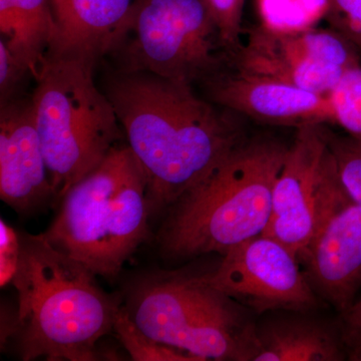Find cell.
<instances>
[{
    "instance_id": "4",
    "label": "cell",
    "mask_w": 361,
    "mask_h": 361,
    "mask_svg": "<svg viewBox=\"0 0 361 361\" xmlns=\"http://www.w3.org/2000/svg\"><path fill=\"white\" fill-rule=\"evenodd\" d=\"M47 241L94 275L118 276L149 235L147 179L129 145L118 144L61 198Z\"/></svg>"
},
{
    "instance_id": "26",
    "label": "cell",
    "mask_w": 361,
    "mask_h": 361,
    "mask_svg": "<svg viewBox=\"0 0 361 361\" xmlns=\"http://www.w3.org/2000/svg\"><path fill=\"white\" fill-rule=\"evenodd\" d=\"M344 317L348 326H360L361 325V300L353 304V307L348 312L344 313Z\"/></svg>"
},
{
    "instance_id": "3",
    "label": "cell",
    "mask_w": 361,
    "mask_h": 361,
    "mask_svg": "<svg viewBox=\"0 0 361 361\" xmlns=\"http://www.w3.org/2000/svg\"><path fill=\"white\" fill-rule=\"evenodd\" d=\"M288 148L269 137L237 145L169 208L158 234L161 253L175 260L224 256L262 235Z\"/></svg>"
},
{
    "instance_id": "7",
    "label": "cell",
    "mask_w": 361,
    "mask_h": 361,
    "mask_svg": "<svg viewBox=\"0 0 361 361\" xmlns=\"http://www.w3.org/2000/svg\"><path fill=\"white\" fill-rule=\"evenodd\" d=\"M110 54L121 73H148L193 84L227 61L203 0H135Z\"/></svg>"
},
{
    "instance_id": "1",
    "label": "cell",
    "mask_w": 361,
    "mask_h": 361,
    "mask_svg": "<svg viewBox=\"0 0 361 361\" xmlns=\"http://www.w3.org/2000/svg\"><path fill=\"white\" fill-rule=\"evenodd\" d=\"M106 94L146 175L149 218L167 212L245 140L234 113L200 99L188 82L121 73Z\"/></svg>"
},
{
    "instance_id": "24",
    "label": "cell",
    "mask_w": 361,
    "mask_h": 361,
    "mask_svg": "<svg viewBox=\"0 0 361 361\" xmlns=\"http://www.w3.org/2000/svg\"><path fill=\"white\" fill-rule=\"evenodd\" d=\"M27 71L18 65L6 44L0 39V101L1 104L13 99L16 87ZM30 75V73H28Z\"/></svg>"
},
{
    "instance_id": "12",
    "label": "cell",
    "mask_w": 361,
    "mask_h": 361,
    "mask_svg": "<svg viewBox=\"0 0 361 361\" xmlns=\"http://www.w3.org/2000/svg\"><path fill=\"white\" fill-rule=\"evenodd\" d=\"M212 103L263 123L302 127L332 123L329 94L232 68L204 80Z\"/></svg>"
},
{
    "instance_id": "14",
    "label": "cell",
    "mask_w": 361,
    "mask_h": 361,
    "mask_svg": "<svg viewBox=\"0 0 361 361\" xmlns=\"http://www.w3.org/2000/svg\"><path fill=\"white\" fill-rule=\"evenodd\" d=\"M135 0H51L56 37L49 51L92 63L110 54Z\"/></svg>"
},
{
    "instance_id": "11",
    "label": "cell",
    "mask_w": 361,
    "mask_h": 361,
    "mask_svg": "<svg viewBox=\"0 0 361 361\" xmlns=\"http://www.w3.org/2000/svg\"><path fill=\"white\" fill-rule=\"evenodd\" d=\"M300 258L316 290L343 314L348 312L361 286V207L345 191L339 175Z\"/></svg>"
},
{
    "instance_id": "23",
    "label": "cell",
    "mask_w": 361,
    "mask_h": 361,
    "mask_svg": "<svg viewBox=\"0 0 361 361\" xmlns=\"http://www.w3.org/2000/svg\"><path fill=\"white\" fill-rule=\"evenodd\" d=\"M20 257V236L13 228L0 222V280L1 287L13 281Z\"/></svg>"
},
{
    "instance_id": "15",
    "label": "cell",
    "mask_w": 361,
    "mask_h": 361,
    "mask_svg": "<svg viewBox=\"0 0 361 361\" xmlns=\"http://www.w3.org/2000/svg\"><path fill=\"white\" fill-rule=\"evenodd\" d=\"M343 353L336 334L310 320H283L255 329L250 360L337 361Z\"/></svg>"
},
{
    "instance_id": "9",
    "label": "cell",
    "mask_w": 361,
    "mask_h": 361,
    "mask_svg": "<svg viewBox=\"0 0 361 361\" xmlns=\"http://www.w3.org/2000/svg\"><path fill=\"white\" fill-rule=\"evenodd\" d=\"M296 130L275 182L272 213L263 234L300 258L314 234L323 202L338 172L322 125Z\"/></svg>"
},
{
    "instance_id": "22",
    "label": "cell",
    "mask_w": 361,
    "mask_h": 361,
    "mask_svg": "<svg viewBox=\"0 0 361 361\" xmlns=\"http://www.w3.org/2000/svg\"><path fill=\"white\" fill-rule=\"evenodd\" d=\"M324 20L331 30L361 51V0H330Z\"/></svg>"
},
{
    "instance_id": "19",
    "label": "cell",
    "mask_w": 361,
    "mask_h": 361,
    "mask_svg": "<svg viewBox=\"0 0 361 361\" xmlns=\"http://www.w3.org/2000/svg\"><path fill=\"white\" fill-rule=\"evenodd\" d=\"M332 123L361 140V65L344 71L329 94Z\"/></svg>"
},
{
    "instance_id": "10",
    "label": "cell",
    "mask_w": 361,
    "mask_h": 361,
    "mask_svg": "<svg viewBox=\"0 0 361 361\" xmlns=\"http://www.w3.org/2000/svg\"><path fill=\"white\" fill-rule=\"evenodd\" d=\"M209 284L258 313L304 311L316 304L312 286L298 257L266 235L242 242L223 256L219 267L204 275Z\"/></svg>"
},
{
    "instance_id": "13",
    "label": "cell",
    "mask_w": 361,
    "mask_h": 361,
    "mask_svg": "<svg viewBox=\"0 0 361 361\" xmlns=\"http://www.w3.org/2000/svg\"><path fill=\"white\" fill-rule=\"evenodd\" d=\"M0 198L18 213L54 200L32 99L1 104Z\"/></svg>"
},
{
    "instance_id": "21",
    "label": "cell",
    "mask_w": 361,
    "mask_h": 361,
    "mask_svg": "<svg viewBox=\"0 0 361 361\" xmlns=\"http://www.w3.org/2000/svg\"><path fill=\"white\" fill-rule=\"evenodd\" d=\"M212 16L223 47L229 54L241 40L245 0H203Z\"/></svg>"
},
{
    "instance_id": "18",
    "label": "cell",
    "mask_w": 361,
    "mask_h": 361,
    "mask_svg": "<svg viewBox=\"0 0 361 361\" xmlns=\"http://www.w3.org/2000/svg\"><path fill=\"white\" fill-rule=\"evenodd\" d=\"M114 331L135 361H201L196 356L154 341L135 324L127 308L116 312Z\"/></svg>"
},
{
    "instance_id": "16",
    "label": "cell",
    "mask_w": 361,
    "mask_h": 361,
    "mask_svg": "<svg viewBox=\"0 0 361 361\" xmlns=\"http://www.w3.org/2000/svg\"><path fill=\"white\" fill-rule=\"evenodd\" d=\"M1 40L35 77L56 37L51 0H0Z\"/></svg>"
},
{
    "instance_id": "20",
    "label": "cell",
    "mask_w": 361,
    "mask_h": 361,
    "mask_svg": "<svg viewBox=\"0 0 361 361\" xmlns=\"http://www.w3.org/2000/svg\"><path fill=\"white\" fill-rule=\"evenodd\" d=\"M344 189L361 207V140L332 134L325 130Z\"/></svg>"
},
{
    "instance_id": "17",
    "label": "cell",
    "mask_w": 361,
    "mask_h": 361,
    "mask_svg": "<svg viewBox=\"0 0 361 361\" xmlns=\"http://www.w3.org/2000/svg\"><path fill=\"white\" fill-rule=\"evenodd\" d=\"M330 0H256L261 25L279 32L315 27L325 18Z\"/></svg>"
},
{
    "instance_id": "8",
    "label": "cell",
    "mask_w": 361,
    "mask_h": 361,
    "mask_svg": "<svg viewBox=\"0 0 361 361\" xmlns=\"http://www.w3.org/2000/svg\"><path fill=\"white\" fill-rule=\"evenodd\" d=\"M360 51L331 28L279 32L258 25L227 54L232 68L329 94Z\"/></svg>"
},
{
    "instance_id": "5",
    "label": "cell",
    "mask_w": 361,
    "mask_h": 361,
    "mask_svg": "<svg viewBox=\"0 0 361 361\" xmlns=\"http://www.w3.org/2000/svg\"><path fill=\"white\" fill-rule=\"evenodd\" d=\"M94 66L89 59L49 51L33 77L35 125L58 203L122 139L115 108L94 82Z\"/></svg>"
},
{
    "instance_id": "25",
    "label": "cell",
    "mask_w": 361,
    "mask_h": 361,
    "mask_svg": "<svg viewBox=\"0 0 361 361\" xmlns=\"http://www.w3.org/2000/svg\"><path fill=\"white\" fill-rule=\"evenodd\" d=\"M348 329V342L350 346V358L353 360L361 361V325Z\"/></svg>"
},
{
    "instance_id": "6",
    "label": "cell",
    "mask_w": 361,
    "mask_h": 361,
    "mask_svg": "<svg viewBox=\"0 0 361 361\" xmlns=\"http://www.w3.org/2000/svg\"><path fill=\"white\" fill-rule=\"evenodd\" d=\"M126 308L147 336L201 361L250 360L255 327L246 322L238 302L204 275L145 278Z\"/></svg>"
},
{
    "instance_id": "2",
    "label": "cell",
    "mask_w": 361,
    "mask_h": 361,
    "mask_svg": "<svg viewBox=\"0 0 361 361\" xmlns=\"http://www.w3.org/2000/svg\"><path fill=\"white\" fill-rule=\"evenodd\" d=\"M94 276L44 234L21 235L11 281L18 297L14 332L21 360H97V341L114 330L120 306Z\"/></svg>"
}]
</instances>
